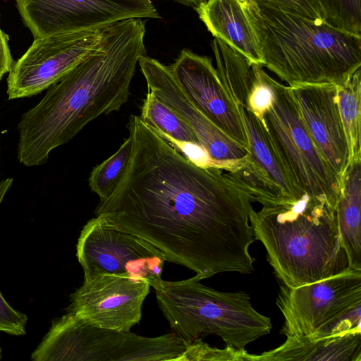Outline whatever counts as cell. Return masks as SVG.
Returning <instances> with one entry per match:
<instances>
[{"instance_id":"1","label":"cell","mask_w":361,"mask_h":361,"mask_svg":"<svg viewBox=\"0 0 361 361\" xmlns=\"http://www.w3.org/2000/svg\"><path fill=\"white\" fill-rule=\"evenodd\" d=\"M132 150L126 173L95 215L146 240L201 280L249 274L256 240L249 195L224 170L180 154L140 116L128 124Z\"/></svg>"},{"instance_id":"2","label":"cell","mask_w":361,"mask_h":361,"mask_svg":"<svg viewBox=\"0 0 361 361\" xmlns=\"http://www.w3.org/2000/svg\"><path fill=\"white\" fill-rule=\"evenodd\" d=\"M145 23L128 18L104 27L100 44L24 113L18 124V161L46 164L88 123L127 102L140 58L145 54Z\"/></svg>"},{"instance_id":"3","label":"cell","mask_w":361,"mask_h":361,"mask_svg":"<svg viewBox=\"0 0 361 361\" xmlns=\"http://www.w3.org/2000/svg\"><path fill=\"white\" fill-rule=\"evenodd\" d=\"M263 66L290 87L343 83L361 66V35L286 11L268 0H245Z\"/></svg>"},{"instance_id":"4","label":"cell","mask_w":361,"mask_h":361,"mask_svg":"<svg viewBox=\"0 0 361 361\" xmlns=\"http://www.w3.org/2000/svg\"><path fill=\"white\" fill-rule=\"evenodd\" d=\"M336 207L304 195L250 212L255 238L263 244L268 262L283 284L298 287L349 269Z\"/></svg>"},{"instance_id":"5","label":"cell","mask_w":361,"mask_h":361,"mask_svg":"<svg viewBox=\"0 0 361 361\" xmlns=\"http://www.w3.org/2000/svg\"><path fill=\"white\" fill-rule=\"evenodd\" d=\"M194 277L161 280L154 288L158 305L171 329L190 343L201 336H219L238 350L269 334L270 318L258 312L243 291L222 292Z\"/></svg>"},{"instance_id":"6","label":"cell","mask_w":361,"mask_h":361,"mask_svg":"<svg viewBox=\"0 0 361 361\" xmlns=\"http://www.w3.org/2000/svg\"><path fill=\"white\" fill-rule=\"evenodd\" d=\"M188 343L176 334L145 337L96 327L71 312L53 320L34 361H185Z\"/></svg>"},{"instance_id":"7","label":"cell","mask_w":361,"mask_h":361,"mask_svg":"<svg viewBox=\"0 0 361 361\" xmlns=\"http://www.w3.org/2000/svg\"><path fill=\"white\" fill-rule=\"evenodd\" d=\"M276 303L286 337L361 332V271L348 269L294 288L282 283Z\"/></svg>"},{"instance_id":"8","label":"cell","mask_w":361,"mask_h":361,"mask_svg":"<svg viewBox=\"0 0 361 361\" xmlns=\"http://www.w3.org/2000/svg\"><path fill=\"white\" fill-rule=\"evenodd\" d=\"M273 99L262 120L291 182L298 191L337 205L341 180L314 145L289 86L270 77Z\"/></svg>"},{"instance_id":"9","label":"cell","mask_w":361,"mask_h":361,"mask_svg":"<svg viewBox=\"0 0 361 361\" xmlns=\"http://www.w3.org/2000/svg\"><path fill=\"white\" fill-rule=\"evenodd\" d=\"M76 256L84 279L101 274L123 275L145 279L152 288L162 280L166 261L150 243L99 216L81 230Z\"/></svg>"},{"instance_id":"10","label":"cell","mask_w":361,"mask_h":361,"mask_svg":"<svg viewBox=\"0 0 361 361\" xmlns=\"http://www.w3.org/2000/svg\"><path fill=\"white\" fill-rule=\"evenodd\" d=\"M34 39L106 27L128 18H160L150 0H16Z\"/></svg>"},{"instance_id":"11","label":"cell","mask_w":361,"mask_h":361,"mask_svg":"<svg viewBox=\"0 0 361 361\" xmlns=\"http://www.w3.org/2000/svg\"><path fill=\"white\" fill-rule=\"evenodd\" d=\"M104 27L35 39L8 73V99L37 95L59 82L100 44Z\"/></svg>"},{"instance_id":"12","label":"cell","mask_w":361,"mask_h":361,"mask_svg":"<svg viewBox=\"0 0 361 361\" xmlns=\"http://www.w3.org/2000/svg\"><path fill=\"white\" fill-rule=\"evenodd\" d=\"M149 283L127 276L101 274L84 279L71 295L68 312L99 328L130 331L142 317Z\"/></svg>"},{"instance_id":"13","label":"cell","mask_w":361,"mask_h":361,"mask_svg":"<svg viewBox=\"0 0 361 361\" xmlns=\"http://www.w3.org/2000/svg\"><path fill=\"white\" fill-rule=\"evenodd\" d=\"M147 92L153 93L190 128L207 155L210 166L226 171L248 151L210 121L190 101L174 79L169 66L142 55L138 61Z\"/></svg>"},{"instance_id":"14","label":"cell","mask_w":361,"mask_h":361,"mask_svg":"<svg viewBox=\"0 0 361 361\" xmlns=\"http://www.w3.org/2000/svg\"><path fill=\"white\" fill-rule=\"evenodd\" d=\"M190 101L217 128L248 151V141L235 104L219 78L212 60L188 49L169 66Z\"/></svg>"},{"instance_id":"15","label":"cell","mask_w":361,"mask_h":361,"mask_svg":"<svg viewBox=\"0 0 361 361\" xmlns=\"http://www.w3.org/2000/svg\"><path fill=\"white\" fill-rule=\"evenodd\" d=\"M305 126L322 157L341 180L350 152L334 84L290 87Z\"/></svg>"},{"instance_id":"16","label":"cell","mask_w":361,"mask_h":361,"mask_svg":"<svg viewBox=\"0 0 361 361\" xmlns=\"http://www.w3.org/2000/svg\"><path fill=\"white\" fill-rule=\"evenodd\" d=\"M193 8L214 38L240 52L251 64L264 65L261 46L245 0H204Z\"/></svg>"},{"instance_id":"17","label":"cell","mask_w":361,"mask_h":361,"mask_svg":"<svg viewBox=\"0 0 361 361\" xmlns=\"http://www.w3.org/2000/svg\"><path fill=\"white\" fill-rule=\"evenodd\" d=\"M250 361H361V332L323 337L286 336L279 347L260 355L250 354Z\"/></svg>"},{"instance_id":"18","label":"cell","mask_w":361,"mask_h":361,"mask_svg":"<svg viewBox=\"0 0 361 361\" xmlns=\"http://www.w3.org/2000/svg\"><path fill=\"white\" fill-rule=\"evenodd\" d=\"M361 160H353L341 177L336 212L348 269L361 271Z\"/></svg>"},{"instance_id":"19","label":"cell","mask_w":361,"mask_h":361,"mask_svg":"<svg viewBox=\"0 0 361 361\" xmlns=\"http://www.w3.org/2000/svg\"><path fill=\"white\" fill-rule=\"evenodd\" d=\"M235 106L248 141L250 156L287 195L293 198H300L304 195L300 194L291 182L263 121L250 108L248 102Z\"/></svg>"},{"instance_id":"20","label":"cell","mask_w":361,"mask_h":361,"mask_svg":"<svg viewBox=\"0 0 361 361\" xmlns=\"http://www.w3.org/2000/svg\"><path fill=\"white\" fill-rule=\"evenodd\" d=\"M140 117L178 148L183 149L185 146H190L202 149L199 140L190 128L153 93L147 92Z\"/></svg>"},{"instance_id":"21","label":"cell","mask_w":361,"mask_h":361,"mask_svg":"<svg viewBox=\"0 0 361 361\" xmlns=\"http://www.w3.org/2000/svg\"><path fill=\"white\" fill-rule=\"evenodd\" d=\"M226 172L252 202L267 205L293 198L268 177L249 154Z\"/></svg>"},{"instance_id":"22","label":"cell","mask_w":361,"mask_h":361,"mask_svg":"<svg viewBox=\"0 0 361 361\" xmlns=\"http://www.w3.org/2000/svg\"><path fill=\"white\" fill-rule=\"evenodd\" d=\"M360 90V68L343 83L337 85L339 111L348 142L350 162L361 160Z\"/></svg>"},{"instance_id":"23","label":"cell","mask_w":361,"mask_h":361,"mask_svg":"<svg viewBox=\"0 0 361 361\" xmlns=\"http://www.w3.org/2000/svg\"><path fill=\"white\" fill-rule=\"evenodd\" d=\"M132 150L131 137H128L118 149L91 171L88 183L100 202L107 200L123 179L129 164Z\"/></svg>"},{"instance_id":"24","label":"cell","mask_w":361,"mask_h":361,"mask_svg":"<svg viewBox=\"0 0 361 361\" xmlns=\"http://www.w3.org/2000/svg\"><path fill=\"white\" fill-rule=\"evenodd\" d=\"M323 20L338 29L361 35V0H319Z\"/></svg>"},{"instance_id":"25","label":"cell","mask_w":361,"mask_h":361,"mask_svg":"<svg viewBox=\"0 0 361 361\" xmlns=\"http://www.w3.org/2000/svg\"><path fill=\"white\" fill-rule=\"evenodd\" d=\"M185 361H250V354L245 349L226 345L223 349L212 347L200 338L188 343Z\"/></svg>"},{"instance_id":"26","label":"cell","mask_w":361,"mask_h":361,"mask_svg":"<svg viewBox=\"0 0 361 361\" xmlns=\"http://www.w3.org/2000/svg\"><path fill=\"white\" fill-rule=\"evenodd\" d=\"M249 106L262 119L264 112L270 106L273 91L270 76L260 64H251L250 71Z\"/></svg>"},{"instance_id":"27","label":"cell","mask_w":361,"mask_h":361,"mask_svg":"<svg viewBox=\"0 0 361 361\" xmlns=\"http://www.w3.org/2000/svg\"><path fill=\"white\" fill-rule=\"evenodd\" d=\"M13 180L12 178H8L0 182V204ZM27 322L26 314L13 309L0 291V331L14 336L25 335Z\"/></svg>"},{"instance_id":"28","label":"cell","mask_w":361,"mask_h":361,"mask_svg":"<svg viewBox=\"0 0 361 361\" xmlns=\"http://www.w3.org/2000/svg\"><path fill=\"white\" fill-rule=\"evenodd\" d=\"M282 9L302 17L322 21L319 0H268Z\"/></svg>"},{"instance_id":"29","label":"cell","mask_w":361,"mask_h":361,"mask_svg":"<svg viewBox=\"0 0 361 361\" xmlns=\"http://www.w3.org/2000/svg\"><path fill=\"white\" fill-rule=\"evenodd\" d=\"M8 42V35L0 28V80L4 74L10 72L15 63L12 58Z\"/></svg>"},{"instance_id":"30","label":"cell","mask_w":361,"mask_h":361,"mask_svg":"<svg viewBox=\"0 0 361 361\" xmlns=\"http://www.w3.org/2000/svg\"><path fill=\"white\" fill-rule=\"evenodd\" d=\"M184 6L195 8L204 0H172Z\"/></svg>"},{"instance_id":"31","label":"cell","mask_w":361,"mask_h":361,"mask_svg":"<svg viewBox=\"0 0 361 361\" xmlns=\"http://www.w3.org/2000/svg\"><path fill=\"white\" fill-rule=\"evenodd\" d=\"M1 348H0V360H1Z\"/></svg>"}]
</instances>
